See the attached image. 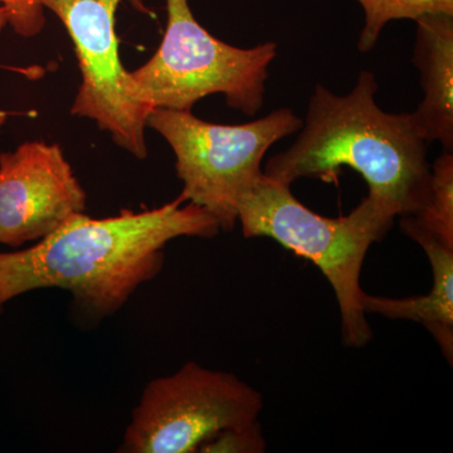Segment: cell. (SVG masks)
Wrapping results in <instances>:
<instances>
[{
	"instance_id": "obj_1",
	"label": "cell",
	"mask_w": 453,
	"mask_h": 453,
	"mask_svg": "<svg viewBox=\"0 0 453 453\" xmlns=\"http://www.w3.org/2000/svg\"><path fill=\"white\" fill-rule=\"evenodd\" d=\"M183 196L155 210H124L109 219L71 217L53 234L20 251L0 253V310L40 288L71 292L91 319L115 314L142 283L162 270L163 250L179 237L213 238L217 219Z\"/></svg>"
},
{
	"instance_id": "obj_2",
	"label": "cell",
	"mask_w": 453,
	"mask_h": 453,
	"mask_svg": "<svg viewBox=\"0 0 453 453\" xmlns=\"http://www.w3.org/2000/svg\"><path fill=\"white\" fill-rule=\"evenodd\" d=\"M374 74L363 71L347 95L316 83L299 135L288 150L268 159L265 174L291 187L301 178L338 181L344 166L368 184L366 198L388 216H413L431 193L428 142L411 112L378 106Z\"/></svg>"
},
{
	"instance_id": "obj_3",
	"label": "cell",
	"mask_w": 453,
	"mask_h": 453,
	"mask_svg": "<svg viewBox=\"0 0 453 453\" xmlns=\"http://www.w3.org/2000/svg\"><path fill=\"white\" fill-rule=\"evenodd\" d=\"M238 222L244 237L273 238L314 262L335 292L345 344H368L372 329L362 306L360 273L366 253L389 231L393 217L366 196L348 216H320L296 199L290 187L262 173L241 203Z\"/></svg>"
},
{
	"instance_id": "obj_4",
	"label": "cell",
	"mask_w": 453,
	"mask_h": 453,
	"mask_svg": "<svg viewBox=\"0 0 453 453\" xmlns=\"http://www.w3.org/2000/svg\"><path fill=\"white\" fill-rule=\"evenodd\" d=\"M168 23L159 49L131 71L139 100L150 109L190 111L202 98L223 95L244 115L264 106L277 43L238 49L213 37L193 16L189 0H166Z\"/></svg>"
},
{
	"instance_id": "obj_5",
	"label": "cell",
	"mask_w": 453,
	"mask_h": 453,
	"mask_svg": "<svg viewBox=\"0 0 453 453\" xmlns=\"http://www.w3.org/2000/svg\"><path fill=\"white\" fill-rule=\"evenodd\" d=\"M146 127L159 133L175 155L181 196L231 231L238 210L262 175V160L280 140L296 134L303 120L290 109L275 110L242 125L203 121L190 111L153 109Z\"/></svg>"
},
{
	"instance_id": "obj_6",
	"label": "cell",
	"mask_w": 453,
	"mask_h": 453,
	"mask_svg": "<svg viewBox=\"0 0 453 453\" xmlns=\"http://www.w3.org/2000/svg\"><path fill=\"white\" fill-rule=\"evenodd\" d=\"M262 405L259 392L235 375L188 362L149 381L119 452H198L219 432L258 421Z\"/></svg>"
},
{
	"instance_id": "obj_7",
	"label": "cell",
	"mask_w": 453,
	"mask_h": 453,
	"mask_svg": "<svg viewBox=\"0 0 453 453\" xmlns=\"http://www.w3.org/2000/svg\"><path fill=\"white\" fill-rule=\"evenodd\" d=\"M73 42L82 82L71 113L89 119L113 142L138 159L148 157L145 129L150 107L139 100L125 70L116 35V11L124 0H41ZM139 13L153 17L142 0H127Z\"/></svg>"
},
{
	"instance_id": "obj_8",
	"label": "cell",
	"mask_w": 453,
	"mask_h": 453,
	"mask_svg": "<svg viewBox=\"0 0 453 453\" xmlns=\"http://www.w3.org/2000/svg\"><path fill=\"white\" fill-rule=\"evenodd\" d=\"M85 210V190L58 145L29 142L0 154V243L43 240Z\"/></svg>"
},
{
	"instance_id": "obj_9",
	"label": "cell",
	"mask_w": 453,
	"mask_h": 453,
	"mask_svg": "<svg viewBox=\"0 0 453 453\" xmlns=\"http://www.w3.org/2000/svg\"><path fill=\"white\" fill-rule=\"evenodd\" d=\"M417 25L413 64L425 97L411 112L422 138L453 149V14H427Z\"/></svg>"
},
{
	"instance_id": "obj_10",
	"label": "cell",
	"mask_w": 453,
	"mask_h": 453,
	"mask_svg": "<svg viewBox=\"0 0 453 453\" xmlns=\"http://www.w3.org/2000/svg\"><path fill=\"white\" fill-rule=\"evenodd\" d=\"M402 231L425 250L431 262L434 285L428 295L405 299L363 294L365 314L401 319L422 324L436 339L447 362L453 360V249L414 225L410 217L401 219Z\"/></svg>"
},
{
	"instance_id": "obj_11",
	"label": "cell",
	"mask_w": 453,
	"mask_h": 453,
	"mask_svg": "<svg viewBox=\"0 0 453 453\" xmlns=\"http://www.w3.org/2000/svg\"><path fill=\"white\" fill-rule=\"evenodd\" d=\"M431 193L418 213L411 220L453 249V155L446 151L431 166Z\"/></svg>"
},
{
	"instance_id": "obj_12",
	"label": "cell",
	"mask_w": 453,
	"mask_h": 453,
	"mask_svg": "<svg viewBox=\"0 0 453 453\" xmlns=\"http://www.w3.org/2000/svg\"><path fill=\"white\" fill-rule=\"evenodd\" d=\"M365 11V28L357 50L371 52L380 40L381 29L396 19L416 20L427 14H453V0H357Z\"/></svg>"
},
{
	"instance_id": "obj_13",
	"label": "cell",
	"mask_w": 453,
	"mask_h": 453,
	"mask_svg": "<svg viewBox=\"0 0 453 453\" xmlns=\"http://www.w3.org/2000/svg\"><path fill=\"white\" fill-rule=\"evenodd\" d=\"M266 449L267 443L262 436L261 425L256 421L219 432L202 445L198 452L262 453L266 452Z\"/></svg>"
},
{
	"instance_id": "obj_14",
	"label": "cell",
	"mask_w": 453,
	"mask_h": 453,
	"mask_svg": "<svg viewBox=\"0 0 453 453\" xmlns=\"http://www.w3.org/2000/svg\"><path fill=\"white\" fill-rule=\"evenodd\" d=\"M0 4L7 11L8 25L18 35L35 37L46 25L41 0H0Z\"/></svg>"
},
{
	"instance_id": "obj_15",
	"label": "cell",
	"mask_w": 453,
	"mask_h": 453,
	"mask_svg": "<svg viewBox=\"0 0 453 453\" xmlns=\"http://www.w3.org/2000/svg\"><path fill=\"white\" fill-rule=\"evenodd\" d=\"M8 25L7 11L4 7L0 5V33H2L4 27Z\"/></svg>"
},
{
	"instance_id": "obj_16",
	"label": "cell",
	"mask_w": 453,
	"mask_h": 453,
	"mask_svg": "<svg viewBox=\"0 0 453 453\" xmlns=\"http://www.w3.org/2000/svg\"><path fill=\"white\" fill-rule=\"evenodd\" d=\"M8 113L5 111H0V129H2L3 125L7 121Z\"/></svg>"
}]
</instances>
